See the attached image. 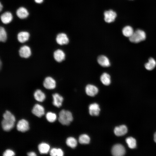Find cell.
Segmentation results:
<instances>
[{
    "label": "cell",
    "instance_id": "cell-18",
    "mask_svg": "<svg viewBox=\"0 0 156 156\" xmlns=\"http://www.w3.org/2000/svg\"><path fill=\"white\" fill-rule=\"evenodd\" d=\"M13 19V16L11 13L9 12H5L1 16V19L2 22L5 24L10 23Z\"/></svg>",
    "mask_w": 156,
    "mask_h": 156
},
{
    "label": "cell",
    "instance_id": "cell-21",
    "mask_svg": "<svg viewBox=\"0 0 156 156\" xmlns=\"http://www.w3.org/2000/svg\"><path fill=\"white\" fill-rule=\"evenodd\" d=\"M100 80L103 85L108 86L111 82L110 76L107 73H104L101 76Z\"/></svg>",
    "mask_w": 156,
    "mask_h": 156
},
{
    "label": "cell",
    "instance_id": "cell-1",
    "mask_svg": "<svg viewBox=\"0 0 156 156\" xmlns=\"http://www.w3.org/2000/svg\"><path fill=\"white\" fill-rule=\"evenodd\" d=\"M3 119L1 122L3 129L5 131H10L14 127L15 121L14 115L10 111L7 110L3 115Z\"/></svg>",
    "mask_w": 156,
    "mask_h": 156
},
{
    "label": "cell",
    "instance_id": "cell-20",
    "mask_svg": "<svg viewBox=\"0 0 156 156\" xmlns=\"http://www.w3.org/2000/svg\"><path fill=\"white\" fill-rule=\"evenodd\" d=\"M34 96L35 99L39 102H42L45 99L44 93L40 89H37L35 91Z\"/></svg>",
    "mask_w": 156,
    "mask_h": 156
},
{
    "label": "cell",
    "instance_id": "cell-2",
    "mask_svg": "<svg viewBox=\"0 0 156 156\" xmlns=\"http://www.w3.org/2000/svg\"><path fill=\"white\" fill-rule=\"evenodd\" d=\"M73 120L72 114L69 111L62 110L60 112L58 120L62 125H68Z\"/></svg>",
    "mask_w": 156,
    "mask_h": 156
},
{
    "label": "cell",
    "instance_id": "cell-31",
    "mask_svg": "<svg viewBox=\"0 0 156 156\" xmlns=\"http://www.w3.org/2000/svg\"><path fill=\"white\" fill-rule=\"evenodd\" d=\"M15 155L14 153L12 150L10 149H7L3 153L4 156H12Z\"/></svg>",
    "mask_w": 156,
    "mask_h": 156
},
{
    "label": "cell",
    "instance_id": "cell-14",
    "mask_svg": "<svg viewBox=\"0 0 156 156\" xmlns=\"http://www.w3.org/2000/svg\"><path fill=\"white\" fill-rule=\"evenodd\" d=\"M89 109L90 114L92 116H98L100 110L99 105L96 103L90 105Z\"/></svg>",
    "mask_w": 156,
    "mask_h": 156
},
{
    "label": "cell",
    "instance_id": "cell-24",
    "mask_svg": "<svg viewBox=\"0 0 156 156\" xmlns=\"http://www.w3.org/2000/svg\"><path fill=\"white\" fill-rule=\"evenodd\" d=\"M122 32L125 36L129 38L133 34L134 31L133 29L131 27L127 26L123 28Z\"/></svg>",
    "mask_w": 156,
    "mask_h": 156
},
{
    "label": "cell",
    "instance_id": "cell-3",
    "mask_svg": "<svg viewBox=\"0 0 156 156\" xmlns=\"http://www.w3.org/2000/svg\"><path fill=\"white\" fill-rule=\"evenodd\" d=\"M146 34L143 30L138 29L134 32L132 35L129 38V40L132 42L137 43L144 40Z\"/></svg>",
    "mask_w": 156,
    "mask_h": 156
},
{
    "label": "cell",
    "instance_id": "cell-10",
    "mask_svg": "<svg viewBox=\"0 0 156 156\" xmlns=\"http://www.w3.org/2000/svg\"><path fill=\"white\" fill-rule=\"evenodd\" d=\"M56 41L57 43L60 45L66 44L69 42V40L67 35L64 33L58 34L56 36Z\"/></svg>",
    "mask_w": 156,
    "mask_h": 156
},
{
    "label": "cell",
    "instance_id": "cell-11",
    "mask_svg": "<svg viewBox=\"0 0 156 156\" xmlns=\"http://www.w3.org/2000/svg\"><path fill=\"white\" fill-rule=\"evenodd\" d=\"M85 91L86 94L88 95L91 96H93L98 93L99 90L95 86L89 84L86 86Z\"/></svg>",
    "mask_w": 156,
    "mask_h": 156
},
{
    "label": "cell",
    "instance_id": "cell-15",
    "mask_svg": "<svg viewBox=\"0 0 156 156\" xmlns=\"http://www.w3.org/2000/svg\"><path fill=\"white\" fill-rule=\"evenodd\" d=\"M127 132V128L124 125H122L115 127L114 132L116 135L120 136L123 135Z\"/></svg>",
    "mask_w": 156,
    "mask_h": 156
},
{
    "label": "cell",
    "instance_id": "cell-23",
    "mask_svg": "<svg viewBox=\"0 0 156 156\" xmlns=\"http://www.w3.org/2000/svg\"><path fill=\"white\" fill-rule=\"evenodd\" d=\"M156 65V62L153 58H150L148 60V62L145 64V68L148 70H153Z\"/></svg>",
    "mask_w": 156,
    "mask_h": 156
},
{
    "label": "cell",
    "instance_id": "cell-5",
    "mask_svg": "<svg viewBox=\"0 0 156 156\" xmlns=\"http://www.w3.org/2000/svg\"><path fill=\"white\" fill-rule=\"evenodd\" d=\"M18 54L21 57L24 58H28L31 55V48L27 45L23 46L19 48Z\"/></svg>",
    "mask_w": 156,
    "mask_h": 156
},
{
    "label": "cell",
    "instance_id": "cell-26",
    "mask_svg": "<svg viewBox=\"0 0 156 156\" xmlns=\"http://www.w3.org/2000/svg\"><path fill=\"white\" fill-rule=\"evenodd\" d=\"M66 143L68 146L72 148H75L77 145V140L74 138L72 137L68 138L66 139Z\"/></svg>",
    "mask_w": 156,
    "mask_h": 156
},
{
    "label": "cell",
    "instance_id": "cell-27",
    "mask_svg": "<svg viewBox=\"0 0 156 156\" xmlns=\"http://www.w3.org/2000/svg\"><path fill=\"white\" fill-rule=\"evenodd\" d=\"M90 140L89 137L86 134L81 135L79 138V142L81 144H88L90 142Z\"/></svg>",
    "mask_w": 156,
    "mask_h": 156
},
{
    "label": "cell",
    "instance_id": "cell-22",
    "mask_svg": "<svg viewBox=\"0 0 156 156\" xmlns=\"http://www.w3.org/2000/svg\"><path fill=\"white\" fill-rule=\"evenodd\" d=\"M38 150L41 154H47L50 149V146L47 143H42L38 146Z\"/></svg>",
    "mask_w": 156,
    "mask_h": 156
},
{
    "label": "cell",
    "instance_id": "cell-25",
    "mask_svg": "<svg viewBox=\"0 0 156 156\" xmlns=\"http://www.w3.org/2000/svg\"><path fill=\"white\" fill-rule=\"evenodd\" d=\"M126 142L129 147L131 149L135 148L136 146V142L135 139L132 137H129L126 139Z\"/></svg>",
    "mask_w": 156,
    "mask_h": 156
},
{
    "label": "cell",
    "instance_id": "cell-12",
    "mask_svg": "<svg viewBox=\"0 0 156 156\" xmlns=\"http://www.w3.org/2000/svg\"><path fill=\"white\" fill-rule=\"evenodd\" d=\"M32 112L36 116L40 117L44 114V109L42 106L37 104L34 106Z\"/></svg>",
    "mask_w": 156,
    "mask_h": 156
},
{
    "label": "cell",
    "instance_id": "cell-8",
    "mask_svg": "<svg viewBox=\"0 0 156 156\" xmlns=\"http://www.w3.org/2000/svg\"><path fill=\"white\" fill-rule=\"evenodd\" d=\"M104 20L107 23L113 22L116 17V14L112 10L106 11L104 13Z\"/></svg>",
    "mask_w": 156,
    "mask_h": 156
},
{
    "label": "cell",
    "instance_id": "cell-30",
    "mask_svg": "<svg viewBox=\"0 0 156 156\" xmlns=\"http://www.w3.org/2000/svg\"><path fill=\"white\" fill-rule=\"evenodd\" d=\"M56 114L51 112H48L46 114V119L50 122H54L56 120Z\"/></svg>",
    "mask_w": 156,
    "mask_h": 156
},
{
    "label": "cell",
    "instance_id": "cell-34",
    "mask_svg": "<svg viewBox=\"0 0 156 156\" xmlns=\"http://www.w3.org/2000/svg\"><path fill=\"white\" fill-rule=\"evenodd\" d=\"M3 9V5L1 4V3H0V11H1Z\"/></svg>",
    "mask_w": 156,
    "mask_h": 156
},
{
    "label": "cell",
    "instance_id": "cell-17",
    "mask_svg": "<svg viewBox=\"0 0 156 156\" xmlns=\"http://www.w3.org/2000/svg\"><path fill=\"white\" fill-rule=\"evenodd\" d=\"M52 97L53 99V105L57 107L61 106L63 100V97L57 93L53 94Z\"/></svg>",
    "mask_w": 156,
    "mask_h": 156
},
{
    "label": "cell",
    "instance_id": "cell-13",
    "mask_svg": "<svg viewBox=\"0 0 156 156\" xmlns=\"http://www.w3.org/2000/svg\"><path fill=\"white\" fill-rule=\"evenodd\" d=\"M98 64L103 67H108L110 65V61L107 57L104 55H100L97 59Z\"/></svg>",
    "mask_w": 156,
    "mask_h": 156
},
{
    "label": "cell",
    "instance_id": "cell-32",
    "mask_svg": "<svg viewBox=\"0 0 156 156\" xmlns=\"http://www.w3.org/2000/svg\"><path fill=\"white\" fill-rule=\"evenodd\" d=\"M27 155L29 156H36V154L33 152H29L27 153Z\"/></svg>",
    "mask_w": 156,
    "mask_h": 156
},
{
    "label": "cell",
    "instance_id": "cell-16",
    "mask_svg": "<svg viewBox=\"0 0 156 156\" xmlns=\"http://www.w3.org/2000/svg\"><path fill=\"white\" fill-rule=\"evenodd\" d=\"M29 36V34L28 32L22 31L18 34L17 39L19 42L24 43L28 40Z\"/></svg>",
    "mask_w": 156,
    "mask_h": 156
},
{
    "label": "cell",
    "instance_id": "cell-35",
    "mask_svg": "<svg viewBox=\"0 0 156 156\" xmlns=\"http://www.w3.org/2000/svg\"><path fill=\"white\" fill-rule=\"evenodd\" d=\"M154 140L156 143V132L155 133L154 135Z\"/></svg>",
    "mask_w": 156,
    "mask_h": 156
},
{
    "label": "cell",
    "instance_id": "cell-4",
    "mask_svg": "<svg viewBox=\"0 0 156 156\" xmlns=\"http://www.w3.org/2000/svg\"><path fill=\"white\" fill-rule=\"evenodd\" d=\"M56 82L55 79L50 76L46 77L43 81V85L46 89H53L56 86Z\"/></svg>",
    "mask_w": 156,
    "mask_h": 156
},
{
    "label": "cell",
    "instance_id": "cell-6",
    "mask_svg": "<svg viewBox=\"0 0 156 156\" xmlns=\"http://www.w3.org/2000/svg\"><path fill=\"white\" fill-rule=\"evenodd\" d=\"M125 150L124 146L120 144L114 145L112 149V153L115 156H121L125 155Z\"/></svg>",
    "mask_w": 156,
    "mask_h": 156
},
{
    "label": "cell",
    "instance_id": "cell-7",
    "mask_svg": "<svg viewBox=\"0 0 156 156\" xmlns=\"http://www.w3.org/2000/svg\"><path fill=\"white\" fill-rule=\"evenodd\" d=\"M16 128L17 130L21 132H25L29 129V123L27 121L24 119L19 120L18 122Z\"/></svg>",
    "mask_w": 156,
    "mask_h": 156
},
{
    "label": "cell",
    "instance_id": "cell-28",
    "mask_svg": "<svg viewBox=\"0 0 156 156\" xmlns=\"http://www.w3.org/2000/svg\"><path fill=\"white\" fill-rule=\"evenodd\" d=\"M50 154L52 156H62L64 153L62 150L60 148H53L50 151Z\"/></svg>",
    "mask_w": 156,
    "mask_h": 156
},
{
    "label": "cell",
    "instance_id": "cell-29",
    "mask_svg": "<svg viewBox=\"0 0 156 156\" xmlns=\"http://www.w3.org/2000/svg\"><path fill=\"white\" fill-rule=\"evenodd\" d=\"M7 39V34L5 29L3 27L0 28V41L1 42H4Z\"/></svg>",
    "mask_w": 156,
    "mask_h": 156
},
{
    "label": "cell",
    "instance_id": "cell-19",
    "mask_svg": "<svg viewBox=\"0 0 156 156\" xmlns=\"http://www.w3.org/2000/svg\"><path fill=\"white\" fill-rule=\"evenodd\" d=\"M16 14L18 18L23 19L27 18L29 15V13L26 8L21 7L17 10Z\"/></svg>",
    "mask_w": 156,
    "mask_h": 156
},
{
    "label": "cell",
    "instance_id": "cell-9",
    "mask_svg": "<svg viewBox=\"0 0 156 156\" xmlns=\"http://www.w3.org/2000/svg\"><path fill=\"white\" fill-rule=\"evenodd\" d=\"M53 57L55 60L58 62H61L65 59V54L61 49H57L54 51Z\"/></svg>",
    "mask_w": 156,
    "mask_h": 156
},
{
    "label": "cell",
    "instance_id": "cell-33",
    "mask_svg": "<svg viewBox=\"0 0 156 156\" xmlns=\"http://www.w3.org/2000/svg\"><path fill=\"white\" fill-rule=\"evenodd\" d=\"M44 0H34L35 2L38 3H41Z\"/></svg>",
    "mask_w": 156,
    "mask_h": 156
}]
</instances>
